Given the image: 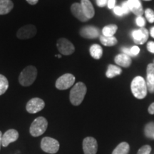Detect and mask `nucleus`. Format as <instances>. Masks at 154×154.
I'll return each mask as SVG.
<instances>
[{
	"label": "nucleus",
	"mask_w": 154,
	"mask_h": 154,
	"mask_svg": "<svg viewBox=\"0 0 154 154\" xmlns=\"http://www.w3.org/2000/svg\"><path fill=\"white\" fill-rule=\"evenodd\" d=\"M131 89L135 97L138 99H143L147 95V86L144 79L141 76H136L131 84Z\"/></svg>",
	"instance_id": "1"
},
{
	"label": "nucleus",
	"mask_w": 154,
	"mask_h": 154,
	"mask_svg": "<svg viewBox=\"0 0 154 154\" xmlns=\"http://www.w3.org/2000/svg\"><path fill=\"white\" fill-rule=\"evenodd\" d=\"M87 91V88L83 82H78L73 86L70 91L69 99L74 106H79L82 103Z\"/></svg>",
	"instance_id": "2"
},
{
	"label": "nucleus",
	"mask_w": 154,
	"mask_h": 154,
	"mask_svg": "<svg viewBox=\"0 0 154 154\" xmlns=\"http://www.w3.org/2000/svg\"><path fill=\"white\" fill-rule=\"evenodd\" d=\"M37 69L35 66H28L23 69L19 76V82L23 86H29L36 80Z\"/></svg>",
	"instance_id": "3"
},
{
	"label": "nucleus",
	"mask_w": 154,
	"mask_h": 154,
	"mask_svg": "<svg viewBox=\"0 0 154 154\" xmlns=\"http://www.w3.org/2000/svg\"><path fill=\"white\" fill-rule=\"evenodd\" d=\"M48 127V121L44 117L39 116L34 119L29 128L30 134L34 137H38L44 134Z\"/></svg>",
	"instance_id": "4"
},
{
	"label": "nucleus",
	"mask_w": 154,
	"mask_h": 154,
	"mask_svg": "<svg viewBox=\"0 0 154 154\" xmlns=\"http://www.w3.org/2000/svg\"><path fill=\"white\" fill-rule=\"evenodd\" d=\"M59 143L57 140L51 137H44L42 139L41 149L47 153H57L59 149Z\"/></svg>",
	"instance_id": "5"
},
{
	"label": "nucleus",
	"mask_w": 154,
	"mask_h": 154,
	"mask_svg": "<svg viewBox=\"0 0 154 154\" xmlns=\"http://www.w3.org/2000/svg\"><path fill=\"white\" fill-rule=\"evenodd\" d=\"M75 76L72 74H65L59 77L56 82V88L59 90H66L74 85Z\"/></svg>",
	"instance_id": "6"
},
{
	"label": "nucleus",
	"mask_w": 154,
	"mask_h": 154,
	"mask_svg": "<svg viewBox=\"0 0 154 154\" xmlns=\"http://www.w3.org/2000/svg\"><path fill=\"white\" fill-rule=\"evenodd\" d=\"M57 46L59 52L65 56L72 54L75 51L74 44L65 38H59L57 41Z\"/></svg>",
	"instance_id": "7"
},
{
	"label": "nucleus",
	"mask_w": 154,
	"mask_h": 154,
	"mask_svg": "<svg viewBox=\"0 0 154 154\" xmlns=\"http://www.w3.org/2000/svg\"><path fill=\"white\" fill-rule=\"evenodd\" d=\"M36 28L32 24L22 26L17 32V36L19 39H28L34 37L36 34Z\"/></svg>",
	"instance_id": "8"
},
{
	"label": "nucleus",
	"mask_w": 154,
	"mask_h": 154,
	"mask_svg": "<svg viewBox=\"0 0 154 154\" xmlns=\"http://www.w3.org/2000/svg\"><path fill=\"white\" fill-rule=\"evenodd\" d=\"M45 106V103L39 98H33L27 102L26 109L29 113H36L42 111Z\"/></svg>",
	"instance_id": "9"
},
{
	"label": "nucleus",
	"mask_w": 154,
	"mask_h": 154,
	"mask_svg": "<svg viewBox=\"0 0 154 154\" xmlns=\"http://www.w3.org/2000/svg\"><path fill=\"white\" fill-rule=\"evenodd\" d=\"M98 143L95 138L88 136L83 140V151L84 154H96Z\"/></svg>",
	"instance_id": "10"
},
{
	"label": "nucleus",
	"mask_w": 154,
	"mask_h": 154,
	"mask_svg": "<svg viewBox=\"0 0 154 154\" xmlns=\"http://www.w3.org/2000/svg\"><path fill=\"white\" fill-rule=\"evenodd\" d=\"M149 36V31L144 27L135 29L132 32V37L135 44H143L148 40Z\"/></svg>",
	"instance_id": "11"
},
{
	"label": "nucleus",
	"mask_w": 154,
	"mask_h": 154,
	"mask_svg": "<svg viewBox=\"0 0 154 154\" xmlns=\"http://www.w3.org/2000/svg\"><path fill=\"white\" fill-rule=\"evenodd\" d=\"M19 138V133L15 129H9L2 135V146L7 147L9 144L15 142Z\"/></svg>",
	"instance_id": "12"
},
{
	"label": "nucleus",
	"mask_w": 154,
	"mask_h": 154,
	"mask_svg": "<svg viewBox=\"0 0 154 154\" xmlns=\"http://www.w3.org/2000/svg\"><path fill=\"white\" fill-rule=\"evenodd\" d=\"M80 35L86 38H96L99 36V29L94 26H86L80 30Z\"/></svg>",
	"instance_id": "13"
},
{
	"label": "nucleus",
	"mask_w": 154,
	"mask_h": 154,
	"mask_svg": "<svg viewBox=\"0 0 154 154\" xmlns=\"http://www.w3.org/2000/svg\"><path fill=\"white\" fill-rule=\"evenodd\" d=\"M71 11H72V14L78 19L79 20L82 22H87L88 19L86 18V17L84 14V11H83L82 5L79 3H74L73 4L71 7Z\"/></svg>",
	"instance_id": "14"
},
{
	"label": "nucleus",
	"mask_w": 154,
	"mask_h": 154,
	"mask_svg": "<svg viewBox=\"0 0 154 154\" xmlns=\"http://www.w3.org/2000/svg\"><path fill=\"white\" fill-rule=\"evenodd\" d=\"M81 5H82V9L86 18L88 19L93 18L95 14V11H94V8L91 2L89 0H82Z\"/></svg>",
	"instance_id": "15"
},
{
	"label": "nucleus",
	"mask_w": 154,
	"mask_h": 154,
	"mask_svg": "<svg viewBox=\"0 0 154 154\" xmlns=\"http://www.w3.org/2000/svg\"><path fill=\"white\" fill-rule=\"evenodd\" d=\"M127 2H128V6L130 7V10L135 15L140 17L143 14V9L140 0H128Z\"/></svg>",
	"instance_id": "16"
},
{
	"label": "nucleus",
	"mask_w": 154,
	"mask_h": 154,
	"mask_svg": "<svg viewBox=\"0 0 154 154\" xmlns=\"http://www.w3.org/2000/svg\"><path fill=\"white\" fill-rule=\"evenodd\" d=\"M115 62L119 66L124 67V68H128L131 64L132 61L131 58L129 56L125 54H120L116 56Z\"/></svg>",
	"instance_id": "17"
},
{
	"label": "nucleus",
	"mask_w": 154,
	"mask_h": 154,
	"mask_svg": "<svg viewBox=\"0 0 154 154\" xmlns=\"http://www.w3.org/2000/svg\"><path fill=\"white\" fill-rule=\"evenodd\" d=\"M13 7L14 4L11 0H0V15L8 14Z\"/></svg>",
	"instance_id": "18"
},
{
	"label": "nucleus",
	"mask_w": 154,
	"mask_h": 154,
	"mask_svg": "<svg viewBox=\"0 0 154 154\" xmlns=\"http://www.w3.org/2000/svg\"><path fill=\"white\" fill-rule=\"evenodd\" d=\"M90 54L94 59H100L103 55V49L101 47L99 44H93L90 47Z\"/></svg>",
	"instance_id": "19"
},
{
	"label": "nucleus",
	"mask_w": 154,
	"mask_h": 154,
	"mask_svg": "<svg viewBox=\"0 0 154 154\" xmlns=\"http://www.w3.org/2000/svg\"><path fill=\"white\" fill-rule=\"evenodd\" d=\"M121 72H122V70H121L120 67L116 66L113 64H110L108 66V69L106 71V76L107 78L111 79L118 76V75H120Z\"/></svg>",
	"instance_id": "20"
},
{
	"label": "nucleus",
	"mask_w": 154,
	"mask_h": 154,
	"mask_svg": "<svg viewBox=\"0 0 154 154\" xmlns=\"http://www.w3.org/2000/svg\"><path fill=\"white\" fill-rule=\"evenodd\" d=\"M129 150V144L126 142H122L116 147L112 152V154H128Z\"/></svg>",
	"instance_id": "21"
},
{
	"label": "nucleus",
	"mask_w": 154,
	"mask_h": 154,
	"mask_svg": "<svg viewBox=\"0 0 154 154\" xmlns=\"http://www.w3.org/2000/svg\"><path fill=\"white\" fill-rule=\"evenodd\" d=\"M100 42L106 47H113L118 42L115 36H105L103 35L100 36Z\"/></svg>",
	"instance_id": "22"
},
{
	"label": "nucleus",
	"mask_w": 154,
	"mask_h": 154,
	"mask_svg": "<svg viewBox=\"0 0 154 154\" xmlns=\"http://www.w3.org/2000/svg\"><path fill=\"white\" fill-rule=\"evenodd\" d=\"M117 29H118V26L116 24L107 25L102 29V35L105 36H113Z\"/></svg>",
	"instance_id": "23"
},
{
	"label": "nucleus",
	"mask_w": 154,
	"mask_h": 154,
	"mask_svg": "<svg viewBox=\"0 0 154 154\" xmlns=\"http://www.w3.org/2000/svg\"><path fill=\"white\" fill-rule=\"evenodd\" d=\"M146 72H147L146 82L154 85V63H149L148 65Z\"/></svg>",
	"instance_id": "24"
},
{
	"label": "nucleus",
	"mask_w": 154,
	"mask_h": 154,
	"mask_svg": "<svg viewBox=\"0 0 154 154\" xmlns=\"http://www.w3.org/2000/svg\"><path fill=\"white\" fill-rule=\"evenodd\" d=\"M9 88V82L5 76L0 74V96L7 91Z\"/></svg>",
	"instance_id": "25"
},
{
	"label": "nucleus",
	"mask_w": 154,
	"mask_h": 154,
	"mask_svg": "<svg viewBox=\"0 0 154 154\" xmlns=\"http://www.w3.org/2000/svg\"><path fill=\"white\" fill-rule=\"evenodd\" d=\"M144 131H145L146 137L154 139V122H151L146 124L144 128Z\"/></svg>",
	"instance_id": "26"
},
{
	"label": "nucleus",
	"mask_w": 154,
	"mask_h": 154,
	"mask_svg": "<svg viewBox=\"0 0 154 154\" xmlns=\"http://www.w3.org/2000/svg\"><path fill=\"white\" fill-rule=\"evenodd\" d=\"M145 16L149 23H154V11L151 9L148 8L146 9Z\"/></svg>",
	"instance_id": "27"
},
{
	"label": "nucleus",
	"mask_w": 154,
	"mask_h": 154,
	"mask_svg": "<svg viewBox=\"0 0 154 154\" xmlns=\"http://www.w3.org/2000/svg\"><path fill=\"white\" fill-rule=\"evenodd\" d=\"M151 151V147L149 145H146L142 146L140 149L138 150L137 154H150Z\"/></svg>",
	"instance_id": "28"
},
{
	"label": "nucleus",
	"mask_w": 154,
	"mask_h": 154,
	"mask_svg": "<svg viewBox=\"0 0 154 154\" xmlns=\"http://www.w3.org/2000/svg\"><path fill=\"white\" fill-rule=\"evenodd\" d=\"M136 23L138 26H140V28H142V27H143L144 26H145L146 22H145V19H144L143 17L140 16V17H138L137 18H136Z\"/></svg>",
	"instance_id": "29"
},
{
	"label": "nucleus",
	"mask_w": 154,
	"mask_h": 154,
	"mask_svg": "<svg viewBox=\"0 0 154 154\" xmlns=\"http://www.w3.org/2000/svg\"><path fill=\"white\" fill-rule=\"evenodd\" d=\"M121 7L122 8L124 14H128V13L131 11L130 7H129V6H128V4L127 2H123L122 5H121Z\"/></svg>",
	"instance_id": "30"
},
{
	"label": "nucleus",
	"mask_w": 154,
	"mask_h": 154,
	"mask_svg": "<svg viewBox=\"0 0 154 154\" xmlns=\"http://www.w3.org/2000/svg\"><path fill=\"white\" fill-rule=\"evenodd\" d=\"M113 9V12H114V14L116 15H117V16L122 17L123 15L124 14V11H123V9L121 7H119V6H117V7H115Z\"/></svg>",
	"instance_id": "31"
},
{
	"label": "nucleus",
	"mask_w": 154,
	"mask_h": 154,
	"mask_svg": "<svg viewBox=\"0 0 154 154\" xmlns=\"http://www.w3.org/2000/svg\"><path fill=\"white\" fill-rule=\"evenodd\" d=\"M130 51H131V53L133 57H135V56L138 55V54H139L140 49H139V47H137V46H134V47H132L131 48Z\"/></svg>",
	"instance_id": "32"
},
{
	"label": "nucleus",
	"mask_w": 154,
	"mask_h": 154,
	"mask_svg": "<svg viewBox=\"0 0 154 154\" xmlns=\"http://www.w3.org/2000/svg\"><path fill=\"white\" fill-rule=\"evenodd\" d=\"M147 49L149 52L152 54H154V42H149L147 44Z\"/></svg>",
	"instance_id": "33"
},
{
	"label": "nucleus",
	"mask_w": 154,
	"mask_h": 154,
	"mask_svg": "<svg viewBox=\"0 0 154 154\" xmlns=\"http://www.w3.org/2000/svg\"><path fill=\"white\" fill-rule=\"evenodd\" d=\"M108 0H96V5L99 7H103L107 5Z\"/></svg>",
	"instance_id": "34"
},
{
	"label": "nucleus",
	"mask_w": 154,
	"mask_h": 154,
	"mask_svg": "<svg viewBox=\"0 0 154 154\" xmlns=\"http://www.w3.org/2000/svg\"><path fill=\"white\" fill-rule=\"evenodd\" d=\"M116 0H108L107 7L109 9H113L116 7Z\"/></svg>",
	"instance_id": "35"
},
{
	"label": "nucleus",
	"mask_w": 154,
	"mask_h": 154,
	"mask_svg": "<svg viewBox=\"0 0 154 154\" xmlns=\"http://www.w3.org/2000/svg\"><path fill=\"white\" fill-rule=\"evenodd\" d=\"M146 86H147V89L150 93H153L154 92V85L153 84H149V83L146 82Z\"/></svg>",
	"instance_id": "36"
},
{
	"label": "nucleus",
	"mask_w": 154,
	"mask_h": 154,
	"mask_svg": "<svg viewBox=\"0 0 154 154\" xmlns=\"http://www.w3.org/2000/svg\"><path fill=\"white\" fill-rule=\"evenodd\" d=\"M122 51L124 53L123 54H125L129 56V57H133L131 53V51H130V49H128V48L127 47H123L122 48Z\"/></svg>",
	"instance_id": "37"
},
{
	"label": "nucleus",
	"mask_w": 154,
	"mask_h": 154,
	"mask_svg": "<svg viewBox=\"0 0 154 154\" xmlns=\"http://www.w3.org/2000/svg\"><path fill=\"white\" fill-rule=\"evenodd\" d=\"M148 111H149L150 114H154V102L149 106V109H148Z\"/></svg>",
	"instance_id": "38"
},
{
	"label": "nucleus",
	"mask_w": 154,
	"mask_h": 154,
	"mask_svg": "<svg viewBox=\"0 0 154 154\" xmlns=\"http://www.w3.org/2000/svg\"><path fill=\"white\" fill-rule=\"evenodd\" d=\"M26 2L31 5H35L38 3V0H26Z\"/></svg>",
	"instance_id": "39"
},
{
	"label": "nucleus",
	"mask_w": 154,
	"mask_h": 154,
	"mask_svg": "<svg viewBox=\"0 0 154 154\" xmlns=\"http://www.w3.org/2000/svg\"><path fill=\"white\" fill-rule=\"evenodd\" d=\"M150 34H151V36L152 37L154 38V26H153L150 30Z\"/></svg>",
	"instance_id": "40"
},
{
	"label": "nucleus",
	"mask_w": 154,
	"mask_h": 154,
	"mask_svg": "<svg viewBox=\"0 0 154 154\" xmlns=\"http://www.w3.org/2000/svg\"><path fill=\"white\" fill-rule=\"evenodd\" d=\"M2 134L0 131V149H1V146H2Z\"/></svg>",
	"instance_id": "41"
},
{
	"label": "nucleus",
	"mask_w": 154,
	"mask_h": 154,
	"mask_svg": "<svg viewBox=\"0 0 154 154\" xmlns=\"http://www.w3.org/2000/svg\"><path fill=\"white\" fill-rule=\"evenodd\" d=\"M58 57V58H61V55H56V57Z\"/></svg>",
	"instance_id": "42"
},
{
	"label": "nucleus",
	"mask_w": 154,
	"mask_h": 154,
	"mask_svg": "<svg viewBox=\"0 0 154 154\" xmlns=\"http://www.w3.org/2000/svg\"><path fill=\"white\" fill-rule=\"evenodd\" d=\"M144 1H151V0H144Z\"/></svg>",
	"instance_id": "43"
}]
</instances>
